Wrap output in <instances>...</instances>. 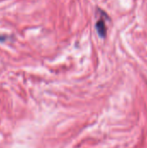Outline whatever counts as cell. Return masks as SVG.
Instances as JSON below:
<instances>
[{
	"instance_id": "obj_1",
	"label": "cell",
	"mask_w": 147,
	"mask_h": 148,
	"mask_svg": "<svg viewBox=\"0 0 147 148\" xmlns=\"http://www.w3.org/2000/svg\"><path fill=\"white\" fill-rule=\"evenodd\" d=\"M96 29L98 31V34L101 37H105L107 34V28H106V23L102 19H100L96 23Z\"/></svg>"
}]
</instances>
